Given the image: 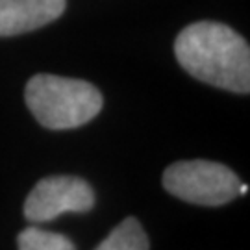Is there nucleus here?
<instances>
[{
  "label": "nucleus",
  "instance_id": "obj_1",
  "mask_svg": "<svg viewBox=\"0 0 250 250\" xmlns=\"http://www.w3.org/2000/svg\"><path fill=\"white\" fill-rule=\"evenodd\" d=\"M174 54L197 80L232 93L250 91V48L226 24L211 21L189 24L176 37Z\"/></svg>",
  "mask_w": 250,
  "mask_h": 250
},
{
  "label": "nucleus",
  "instance_id": "obj_2",
  "mask_svg": "<svg viewBox=\"0 0 250 250\" xmlns=\"http://www.w3.org/2000/svg\"><path fill=\"white\" fill-rule=\"evenodd\" d=\"M24 100L39 125L50 130H71L100 113V91L83 80L56 74H36L24 89Z\"/></svg>",
  "mask_w": 250,
  "mask_h": 250
},
{
  "label": "nucleus",
  "instance_id": "obj_3",
  "mask_svg": "<svg viewBox=\"0 0 250 250\" xmlns=\"http://www.w3.org/2000/svg\"><path fill=\"white\" fill-rule=\"evenodd\" d=\"M239 176L217 161H176L163 172V188L172 197L209 208L239 197Z\"/></svg>",
  "mask_w": 250,
  "mask_h": 250
},
{
  "label": "nucleus",
  "instance_id": "obj_4",
  "mask_svg": "<svg viewBox=\"0 0 250 250\" xmlns=\"http://www.w3.org/2000/svg\"><path fill=\"white\" fill-rule=\"evenodd\" d=\"M95 206V191L78 176H48L37 182L24 202L30 223H48L63 213H85Z\"/></svg>",
  "mask_w": 250,
  "mask_h": 250
},
{
  "label": "nucleus",
  "instance_id": "obj_5",
  "mask_svg": "<svg viewBox=\"0 0 250 250\" xmlns=\"http://www.w3.org/2000/svg\"><path fill=\"white\" fill-rule=\"evenodd\" d=\"M67 0H0V36H19L62 15Z\"/></svg>",
  "mask_w": 250,
  "mask_h": 250
},
{
  "label": "nucleus",
  "instance_id": "obj_6",
  "mask_svg": "<svg viewBox=\"0 0 250 250\" xmlns=\"http://www.w3.org/2000/svg\"><path fill=\"white\" fill-rule=\"evenodd\" d=\"M150 241L143 230L141 223L135 217H128L113 228L95 250H148Z\"/></svg>",
  "mask_w": 250,
  "mask_h": 250
},
{
  "label": "nucleus",
  "instance_id": "obj_7",
  "mask_svg": "<svg viewBox=\"0 0 250 250\" xmlns=\"http://www.w3.org/2000/svg\"><path fill=\"white\" fill-rule=\"evenodd\" d=\"M19 250H76L74 243L62 233L46 232L37 226H28L19 233Z\"/></svg>",
  "mask_w": 250,
  "mask_h": 250
},
{
  "label": "nucleus",
  "instance_id": "obj_8",
  "mask_svg": "<svg viewBox=\"0 0 250 250\" xmlns=\"http://www.w3.org/2000/svg\"><path fill=\"white\" fill-rule=\"evenodd\" d=\"M247 191H249V186L247 184H239V195H247Z\"/></svg>",
  "mask_w": 250,
  "mask_h": 250
}]
</instances>
